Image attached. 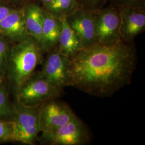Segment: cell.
Masks as SVG:
<instances>
[{
  "instance_id": "cell-14",
  "label": "cell",
  "mask_w": 145,
  "mask_h": 145,
  "mask_svg": "<svg viewBox=\"0 0 145 145\" xmlns=\"http://www.w3.org/2000/svg\"><path fill=\"white\" fill-rule=\"evenodd\" d=\"M26 30L30 36L40 42L44 23L43 10L36 3H31L24 8Z\"/></svg>"
},
{
  "instance_id": "cell-15",
  "label": "cell",
  "mask_w": 145,
  "mask_h": 145,
  "mask_svg": "<svg viewBox=\"0 0 145 145\" xmlns=\"http://www.w3.org/2000/svg\"><path fill=\"white\" fill-rule=\"evenodd\" d=\"M14 112V103L10 99L5 79H3L0 81V119L12 121Z\"/></svg>"
},
{
  "instance_id": "cell-20",
  "label": "cell",
  "mask_w": 145,
  "mask_h": 145,
  "mask_svg": "<svg viewBox=\"0 0 145 145\" xmlns=\"http://www.w3.org/2000/svg\"><path fill=\"white\" fill-rule=\"evenodd\" d=\"M121 3L122 6H127L139 8L144 4L145 0H117Z\"/></svg>"
},
{
  "instance_id": "cell-21",
  "label": "cell",
  "mask_w": 145,
  "mask_h": 145,
  "mask_svg": "<svg viewBox=\"0 0 145 145\" xmlns=\"http://www.w3.org/2000/svg\"><path fill=\"white\" fill-rule=\"evenodd\" d=\"M14 8L0 2V23Z\"/></svg>"
},
{
  "instance_id": "cell-22",
  "label": "cell",
  "mask_w": 145,
  "mask_h": 145,
  "mask_svg": "<svg viewBox=\"0 0 145 145\" xmlns=\"http://www.w3.org/2000/svg\"><path fill=\"white\" fill-rule=\"evenodd\" d=\"M42 2L43 3V4L45 6L48 5L50 4H51L53 1H54L55 0H41Z\"/></svg>"
},
{
  "instance_id": "cell-2",
  "label": "cell",
  "mask_w": 145,
  "mask_h": 145,
  "mask_svg": "<svg viewBox=\"0 0 145 145\" xmlns=\"http://www.w3.org/2000/svg\"><path fill=\"white\" fill-rule=\"evenodd\" d=\"M44 53L39 42L31 36L11 46L5 76L14 95L42 62Z\"/></svg>"
},
{
  "instance_id": "cell-5",
  "label": "cell",
  "mask_w": 145,
  "mask_h": 145,
  "mask_svg": "<svg viewBox=\"0 0 145 145\" xmlns=\"http://www.w3.org/2000/svg\"><path fill=\"white\" fill-rule=\"evenodd\" d=\"M87 126L76 116L67 124L56 130L42 132L38 140L50 145H83L90 141Z\"/></svg>"
},
{
  "instance_id": "cell-17",
  "label": "cell",
  "mask_w": 145,
  "mask_h": 145,
  "mask_svg": "<svg viewBox=\"0 0 145 145\" xmlns=\"http://www.w3.org/2000/svg\"><path fill=\"white\" fill-rule=\"evenodd\" d=\"M10 42L5 37L0 33V77L5 78L11 46Z\"/></svg>"
},
{
  "instance_id": "cell-23",
  "label": "cell",
  "mask_w": 145,
  "mask_h": 145,
  "mask_svg": "<svg viewBox=\"0 0 145 145\" xmlns=\"http://www.w3.org/2000/svg\"><path fill=\"white\" fill-rule=\"evenodd\" d=\"M4 1L6 2H12V3H18V2H21L25 1V0H4Z\"/></svg>"
},
{
  "instance_id": "cell-13",
  "label": "cell",
  "mask_w": 145,
  "mask_h": 145,
  "mask_svg": "<svg viewBox=\"0 0 145 145\" xmlns=\"http://www.w3.org/2000/svg\"><path fill=\"white\" fill-rule=\"evenodd\" d=\"M60 18L61 30L57 48L63 55L71 57L84 47L80 37L69 25L66 17Z\"/></svg>"
},
{
  "instance_id": "cell-7",
  "label": "cell",
  "mask_w": 145,
  "mask_h": 145,
  "mask_svg": "<svg viewBox=\"0 0 145 145\" xmlns=\"http://www.w3.org/2000/svg\"><path fill=\"white\" fill-rule=\"evenodd\" d=\"M75 114L67 104L54 99L39 108V124L41 132L59 128L71 121Z\"/></svg>"
},
{
  "instance_id": "cell-6",
  "label": "cell",
  "mask_w": 145,
  "mask_h": 145,
  "mask_svg": "<svg viewBox=\"0 0 145 145\" xmlns=\"http://www.w3.org/2000/svg\"><path fill=\"white\" fill-rule=\"evenodd\" d=\"M120 12L114 8L96 11L95 31L96 43L113 44L120 40Z\"/></svg>"
},
{
  "instance_id": "cell-24",
  "label": "cell",
  "mask_w": 145,
  "mask_h": 145,
  "mask_svg": "<svg viewBox=\"0 0 145 145\" xmlns=\"http://www.w3.org/2000/svg\"><path fill=\"white\" fill-rule=\"evenodd\" d=\"M3 79H5V78H1V77H0V81H1L2 80H3Z\"/></svg>"
},
{
  "instance_id": "cell-12",
  "label": "cell",
  "mask_w": 145,
  "mask_h": 145,
  "mask_svg": "<svg viewBox=\"0 0 145 145\" xmlns=\"http://www.w3.org/2000/svg\"><path fill=\"white\" fill-rule=\"evenodd\" d=\"M43 14L44 23L39 44L45 53L57 47L61 30V20L46 10H43Z\"/></svg>"
},
{
  "instance_id": "cell-1",
  "label": "cell",
  "mask_w": 145,
  "mask_h": 145,
  "mask_svg": "<svg viewBox=\"0 0 145 145\" xmlns=\"http://www.w3.org/2000/svg\"><path fill=\"white\" fill-rule=\"evenodd\" d=\"M131 42L96 43L69 57L71 86L91 96L108 97L131 83L137 65Z\"/></svg>"
},
{
  "instance_id": "cell-4",
  "label": "cell",
  "mask_w": 145,
  "mask_h": 145,
  "mask_svg": "<svg viewBox=\"0 0 145 145\" xmlns=\"http://www.w3.org/2000/svg\"><path fill=\"white\" fill-rule=\"evenodd\" d=\"M13 142L35 145L41 132L39 124V108L24 105L15 101Z\"/></svg>"
},
{
  "instance_id": "cell-9",
  "label": "cell",
  "mask_w": 145,
  "mask_h": 145,
  "mask_svg": "<svg viewBox=\"0 0 145 145\" xmlns=\"http://www.w3.org/2000/svg\"><path fill=\"white\" fill-rule=\"evenodd\" d=\"M96 11L79 8L66 16L69 25L80 37L84 47L96 44Z\"/></svg>"
},
{
  "instance_id": "cell-11",
  "label": "cell",
  "mask_w": 145,
  "mask_h": 145,
  "mask_svg": "<svg viewBox=\"0 0 145 145\" xmlns=\"http://www.w3.org/2000/svg\"><path fill=\"white\" fill-rule=\"evenodd\" d=\"M0 33L12 42H22L30 36L26 30L24 8L13 9L0 23Z\"/></svg>"
},
{
  "instance_id": "cell-16",
  "label": "cell",
  "mask_w": 145,
  "mask_h": 145,
  "mask_svg": "<svg viewBox=\"0 0 145 145\" xmlns=\"http://www.w3.org/2000/svg\"><path fill=\"white\" fill-rule=\"evenodd\" d=\"M78 8L75 0H55L45 6V10L60 18L72 14Z\"/></svg>"
},
{
  "instance_id": "cell-8",
  "label": "cell",
  "mask_w": 145,
  "mask_h": 145,
  "mask_svg": "<svg viewBox=\"0 0 145 145\" xmlns=\"http://www.w3.org/2000/svg\"><path fill=\"white\" fill-rule=\"evenodd\" d=\"M42 62L41 71L57 88L63 90L66 87L71 86L69 57L60 53L56 48L48 52Z\"/></svg>"
},
{
  "instance_id": "cell-19",
  "label": "cell",
  "mask_w": 145,
  "mask_h": 145,
  "mask_svg": "<svg viewBox=\"0 0 145 145\" xmlns=\"http://www.w3.org/2000/svg\"><path fill=\"white\" fill-rule=\"evenodd\" d=\"M78 8L88 10H99L105 5L107 0H75Z\"/></svg>"
},
{
  "instance_id": "cell-3",
  "label": "cell",
  "mask_w": 145,
  "mask_h": 145,
  "mask_svg": "<svg viewBox=\"0 0 145 145\" xmlns=\"http://www.w3.org/2000/svg\"><path fill=\"white\" fill-rule=\"evenodd\" d=\"M62 91L40 71L33 72L14 95L17 102L27 106L37 107L59 97Z\"/></svg>"
},
{
  "instance_id": "cell-18",
  "label": "cell",
  "mask_w": 145,
  "mask_h": 145,
  "mask_svg": "<svg viewBox=\"0 0 145 145\" xmlns=\"http://www.w3.org/2000/svg\"><path fill=\"white\" fill-rule=\"evenodd\" d=\"M14 122L0 119V144L13 142Z\"/></svg>"
},
{
  "instance_id": "cell-10",
  "label": "cell",
  "mask_w": 145,
  "mask_h": 145,
  "mask_svg": "<svg viewBox=\"0 0 145 145\" xmlns=\"http://www.w3.org/2000/svg\"><path fill=\"white\" fill-rule=\"evenodd\" d=\"M119 12L120 39L126 42H131L145 29V12L139 8L122 6Z\"/></svg>"
}]
</instances>
